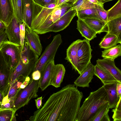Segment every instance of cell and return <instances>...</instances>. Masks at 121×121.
I'll use <instances>...</instances> for the list:
<instances>
[{
    "instance_id": "6da1fadb",
    "label": "cell",
    "mask_w": 121,
    "mask_h": 121,
    "mask_svg": "<svg viewBox=\"0 0 121 121\" xmlns=\"http://www.w3.org/2000/svg\"><path fill=\"white\" fill-rule=\"evenodd\" d=\"M83 97L74 84H68L51 95L42 107L29 118L31 121H76Z\"/></svg>"
},
{
    "instance_id": "7a4b0ae2",
    "label": "cell",
    "mask_w": 121,
    "mask_h": 121,
    "mask_svg": "<svg viewBox=\"0 0 121 121\" xmlns=\"http://www.w3.org/2000/svg\"><path fill=\"white\" fill-rule=\"evenodd\" d=\"M108 102L107 92L103 86L90 92L80 107L76 121H90L102 106Z\"/></svg>"
},
{
    "instance_id": "3957f363",
    "label": "cell",
    "mask_w": 121,
    "mask_h": 121,
    "mask_svg": "<svg viewBox=\"0 0 121 121\" xmlns=\"http://www.w3.org/2000/svg\"><path fill=\"white\" fill-rule=\"evenodd\" d=\"M56 6L55 3L43 6L34 1L31 28L35 32L42 24H51L56 21L60 15Z\"/></svg>"
},
{
    "instance_id": "277c9868",
    "label": "cell",
    "mask_w": 121,
    "mask_h": 121,
    "mask_svg": "<svg viewBox=\"0 0 121 121\" xmlns=\"http://www.w3.org/2000/svg\"><path fill=\"white\" fill-rule=\"evenodd\" d=\"M39 57L32 51L25 40L22 48L20 61L12 74L13 77L16 78L20 76H29L33 72Z\"/></svg>"
},
{
    "instance_id": "5b68a950",
    "label": "cell",
    "mask_w": 121,
    "mask_h": 121,
    "mask_svg": "<svg viewBox=\"0 0 121 121\" xmlns=\"http://www.w3.org/2000/svg\"><path fill=\"white\" fill-rule=\"evenodd\" d=\"M39 80L32 79L31 81L24 89H21L16 97L13 109L16 111L27 104L32 99L38 96Z\"/></svg>"
},
{
    "instance_id": "8992f818",
    "label": "cell",
    "mask_w": 121,
    "mask_h": 121,
    "mask_svg": "<svg viewBox=\"0 0 121 121\" xmlns=\"http://www.w3.org/2000/svg\"><path fill=\"white\" fill-rule=\"evenodd\" d=\"M22 46L12 43L8 40L3 42L0 51L6 62L13 71L19 63Z\"/></svg>"
},
{
    "instance_id": "52a82bcc",
    "label": "cell",
    "mask_w": 121,
    "mask_h": 121,
    "mask_svg": "<svg viewBox=\"0 0 121 121\" xmlns=\"http://www.w3.org/2000/svg\"><path fill=\"white\" fill-rule=\"evenodd\" d=\"M62 42L61 36L60 34L54 36L51 42L46 47L37 60L33 72L36 70L41 71L50 61L54 59L57 49Z\"/></svg>"
},
{
    "instance_id": "ba28073f",
    "label": "cell",
    "mask_w": 121,
    "mask_h": 121,
    "mask_svg": "<svg viewBox=\"0 0 121 121\" xmlns=\"http://www.w3.org/2000/svg\"><path fill=\"white\" fill-rule=\"evenodd\" d=\"M77 65L76 71L80 74L91 62L92 51L90 41L85 39L77 40Z\"/></svg>"
},
{
    "instance_id": "9c48e42d",
    "label": "cell",
    "mask_w": 121,
    "mask_h": 121,
    "mask_svg": "<svg viewBox=\"0 0 121 121\" xmlns=\"http://www.w3.org/2000/svg\"><path fill=\"white\" fill-rule=\"evenodd\" d=\"M13 71L6 62L0 51V91L4 97L8 93L11 77Z\"/></svg>"
},
{
    "instance_id": "30bf717a",
    "label": "cell",
    "mask_w": 121,
    "mask_h": 121,
    "mask_svg": "<svg viewBox=\"0 0 121 121\" xmlns=\"http://www.w3.org/2000/svg\"><path fill=\"white\" fill-rule=\"evenodd\" d=\"M77 11L73 7L70 9L59 19L50 26L47 30L46 33L62 31L69 25L72 20L76 15Z\"/></svg>"
},
{
    "instance_id": "8fae6325",
    "label": "cell",
    "mask_w": 121,
    "mask_h": 121,
    "mask_svg": "<svg viewBox=\"0 0 121 121\" xmlns=\"http://www.w3.org/2000/svg\"><path fill=\"white\" fill-rule=\"evenodd\" d=\"M25 40L30 48L37 56H40L42 47L38 34L27 25H25Z\"/></svg>"
},
{
    "instance_id": "7c38bea8",
    "label": "cell",
    "mask_w": 121,
    "mask_h": 121,
    "mask_svg": "<svg viewBox=\"0 0 121 121\" xmlns=\"http://www.w3.org/2000/svg\"><path fill=\"white\" fill-rule=\"evenodd\" d=\"M14 16L11 0H0V20L8 26Z\"/></svg>"
},
{
    "instance_id": "4fadbf2b",
    "label": "cell",
    "mask_w": 121,
    "mask_h": 121,
    "mask_svg": "<svg viewBox=\"0 0 121 121\" xmlns=\"http://www.w3.org/2000/svg\"><path fill=\"white\" fill-rule=\"evenodd\" d=\"M94 66L91 63L74 82L75 86L76 87H89V83L94 75Z\"/></svg>"
},
{
    "instance_id": "5bb4252c",
    "label": "cell",
    "mask_w": 121,
    "mask_h": 121,
    "mask_svg": "<svg viewBox=\"0 0 121 121\" xmlns=\"http://www.w3.org/2000/svg\"><path fill=\"white\" fill-rule=\"evenodd\" d=\"M20 24L14 16L9 24L6 27L4 31L9 41L20 45Z\"/></svg>"
},
{
    "instance_id": "9a60e30c",
    "label": "cell",
    "mask_w": 121,
    "mask_h": 121,
    "mask_svg": "<svg viewBox=\"0 0 121 121\" xmlns=\"http://www.w3.org/2000/svg\"><path fill=\"white\" fill-rule=\"evenodd\" d=\"M54 59L50 61L41 72V77L39 80L38 86L42 91L50 85L52 73L55 65Z\"/></svg>"
},
{
    "instance_id": "2e32d148",
    "label": "cell",
    "mask_w": 121,
    "mask_h": 121,
    "mask_svg": "<svg viewBox=\"0 0 121 121\" xmlns=\"http://www.w3.org/2000/svg\"><path fill=\"white\" fill-rule=\"evenodd\" d=\"M97 64L109 72L117 82L121 83V71L116 66L114 60L108 59H98Z\"/></svg>"
},
{
    "instance_id": "e0dca14e",
    "label": "cell",
    "mask_w": 121,
    "mask_h": 121,
    "mask_svg": "<svg viewBox=\"0 0 121 121\" xmlns=\"http://www.w3.org/2000/svg\"><path fill=\"white\" fill-rule=\"evenodd\" d=\"M28 76H20L10 85L8 94L4 98L8 100L9 102L12 104L13 107L14 99L19 91L21 89V86Z\"/></svg>"
},
{
    "instance_id": "ac0fdd59",
    "label": "cell",
    "mask_w": 121,
    "mask_h": 121,
    "mask_svg": "<svg viewBox=\"0 0 121 121\" xmlns=\"http://www.w3.org/2000/svg\"><path fill=\"white\" fill-rule=\"evenodd\" d=\"M65 72V69L63 64L55 65L52 73L50 85L56 88L60 87L64 78Z\"/></svg>"
},
{
    "instance_id": "d6986e66",
    "label": "cell",
    "mask_w": 121,
    "mask_h": 121,
    "mask_svg": "<svg viewBox=\"0 0 121 121\" xmlns=\"http://www.w3.org/2000/svg\"><path fill=\"white\" fill-rule=\"evenodd\" d=\"M33 0H22L23 21L25 25L30 27L32 17Z\"/></svg>"
},
{
    "instance_id": "ffe728a7",
    "label": "cell",
    "mask_w": 121,
    "mask_h": 121,
    "mask_svg": "<svg viewBox=\"0 0 121 121\" xmlns=\"http://www.w3.org/2000/svg\"><path fill=\"white\" fill-rule=\"evenodd\" d=\"M117 82L103 85L107 92L110 109L116 107L121 97H118L116 91Z\"/></svg>"
},
{
    "instance_id": "44dd1931",
    "label": "cell",
    "mask_w": 121,
    "mask_h": 121,
    "mask_svg": "<svg viewBox=\"0 0 121 121\" xmlns=\"http://www.w3.org/2000/svg\"><path fill=\"white\" fill-rule=\"evenodd\" d=\"M83 20L97 34H100L103 32H108V27L105 22L94 18H87Z\"/></svg>"
},
{
    "instance_id": "7402d4cb",
    "label": "cell",
    "mask_w": 121,
    "mask_h": 121,
    "mask_svg": "<svg viewBox=\"0 0 121 121\" xmlns=\"http://www.w3.org/2000/svg\"><path fill=\"white\" fill-rule=\"evenodd\" d=\"M77 29L82 36L90 41L96 37V33L82 19L78 18Z\"/></svg>"
},
{
    "instance_id": "603a6c76",
    "label": "cell",
    "mask_w": 121,
    "mask_h": 121,
    "mask_svg": "<svg viewBox=\"0 0 121 121\" xmlns=\"http://www.w3.org/2000/svg\"><path fill=\"white\" fill-rule=\"evenodd\" d=\"M94 75L100 79L104 85L117 82L109 72L97 64L94 66Z\"/></svg>"
},
{
    "instance_id": "cb8c5ba5",
    "label": "cell",
    "mask_w": 121,
    "mask_h": 121,
    "mask_svg": "<svg viewBox=\"0 0 121 121\" xmlns=\"http://www.w3.org/2000/svg\"><path fill=\"white\" fill-rule=\"evenodd\" d=\"M77 40L73 42L69 46L66 51L65 59L71 65L73 69L76 71L77 65Z\"/></svg>"
},
{
    "instance_id": "d4e9b609",
    "label": "cell",
    "mask_w": 121,
    "mask_h": 121,
    "mask_svg": "<svg viewBox=\"0 0 121 121\" xmlns=\"http://www.w3.org/2000/svg\"><path fill=\"white\" fill-rule=\"evenodd\" d=\"M107 33L117 36L121 39V16L111 20L107 23Z\"/></svg>"
},
{
    "instance_id": "484cf974",
    "label": "cell",
    "mask_w": 121,
    "mask_h": 121,
    "mask_svg": "<svg viewBox=\"0 0 121 121\" xmlns=\"http://www.w3.org/2000/svg\"><path fill=\"white\" fill-rule=\"evenodd\" d=\"M121 39L116 36L110 34L107 32L100 43V48L107 49L117 45V44L121 43Z\"/></svg>"
},
{
    "instance_id": "4316f807",
    "label": "cell",
    "mask_w": 121,
    "mask_h": 121,
    "mask_svg": "<svg viewBox=\"0 0 121 121\" xmlns=\"http://www.w3.org/2000/svg\"><path fill=\"white\" fill-rule=\"evenodd\" d=\"M110 109L108 102L100 107L90 121H110L108 115Z\"/></svg>"
},
{
    "instance_id": "83f0119b",
    "label": "cell",
    "mask_w": 121,
    "mask_h": 121,
    "mask_svg": "<svg viewBox=\"0 0 121 121\" xmlns=\"http://www.w3.org/2000/svg\"><path fill=\"white\" fill-rule=\"evenodd\" d=\"M102 56L104 59H108L114 60V59L121 56V44L105 49L102 51Z\"/></svg>"
},
{
    "instance_id": "f1b7e54d",
    "label": "cell",
    "mask_w": 121,
    "mask_h": 121,
    "mask_svg": "<svg viewBox=\"0 0 121 121\" xmlns=\"http://www.w3.org/2000/svg\"><path fill=\"white\" fill-rule=\"evenodd\" d=\"M107 11V22L121 16V0H118L115 4Z\"/></svg>"
},
{
    "instance_id": "f546056e",
    "label": "cell",
    "mask_w": 121,
    "mask_h": 121,
    "mask_svg": "<svg viewBox=\"0 0 121 121\" xmlns=\"http://www.w3.org/2000/svg\"><path fill=\"white\" fill-rule=\"evenodd\" d=\"M14 16L19 24L23 21L22 12V0H11Z\"/></svg>"
},
{
    "instance_id": "4dcf8cb0",
    "label": "cell",
    "mask_w": 121,
    "mask_h": 121,
    "mask_svg": "<svg viewBox=\"0 0 121 121\" xmlns=\"http://www.w3.org/2000/svg\"><path fill=\"white\" fill-rule=\"evenodd\" d=\"M76 15L78 18L83 20L87 18L99 19L95 8L79 10L77 11Z\"/></svg>"
},
{
    "instance_id": "1f68e13d",
    "label": "cell",
    "mask_w": 121,
    "mask_h": 121,
    "mask_svg": "<svg viewBox=\"0 0 121 121\" xmlns=\"http://www.w3.org/2000/svg\"><path fill=\"white\" fill-rule=\"evenodd\" d=\"M15 113L13 108L2 109L0 108V121H16Z\"/></svg>"
},
{
    "instance_id": "d6a6232c",
    "label": "cell",
    "mask_w": 121,
    "mask_h": 121,
    "mask_svg": "<svg viewBox=\"0 0 121 121\" xmlns=\"http://www.w3.org/2000/svg\"><path fill=\"white\" fill-rule=\"evenodd\" d=\"M99 19L106 22H107V11L104 7L96 5L95 8Z\"/></svg>"
},
{
    "instance_id": "836d02e7",
    "label": "cell",
    "mask_w": 121,
    "mask_h": 121,
    "mask_svg": "<svg viewBox=\"0 0 121 121\" xmlns=\"http://www.w3.org/2000/svg\"><path fill=\"white\" fill-rule=\"evenodd\" d=\"M112 109V112H113L112 118L114 121H121V97L114 108Z\"/></svg>"
},
{
    "instance_id": "e575fe53",
    "label": "cell",
    "mask_w": 121,
    "mask_h": 121,
    "mask_svg": "<svg viewBox=\"0 0 121 121\" xmlns=\"http://www.w3.org/2000/svg\"><path fill=\"white\" fill-rule=\"evenodd\" d=\"M20 37L21 45L23 47V45L25 35V25L24 22L20 24Z\"/></svg>"
},
{
    "instance_id": "d590c367",
    "label": "cell",
    "mask_w": 121,
    "mask_h": 121,
    "mask_svg": "<svg viewBox=\"0 0 121 121\" xmlns=\"http://www.w3.org/2000/svg\"><path fill=\"white\" fill-rule=\"evenodd\" d=\"M57 0H33L36 3L43 6L52 3L56 4Z\"/></svg>"
},
{
    "instance_id": "8d00e7d4",
    "label": "cell",
    "mask_w": 121,
    "mask_h": 121,
    "mask_svg": "<svg viewBox=\"0 0 121 121\" xmlns=\"http://www.w3.org/2000/svg\"><path fill=\"white\" fill-rule=\"evenodd\" d=\"M85 0H75L73 3V8L77 11L79 10Z\"/></svg>"
},
{
    "instance_id": "74e56055",
    "label": "cell",
    "mask_w": 121,
    "mask_h": 121,
    "mask_svg": "<svg viewBox=\"0 0 121 121\" xmlns=\"http://www.w3.org/2000/svg\"><path fill=\"white\" fill-rule=\"evenodd\" d=\"M113 0H88L91 3L104 7L105 3Z\"/></svg>"
},
{
    "instance_id": "f35d334b",
    "label": "cell",
    "mask_w": 121,
    "mask_h": 121,
    "mask_svg": "<svg viewBox=\"0 0 121 121\" xmlns=\"http://www.w3.org/2000/svg\"><path fill=\"white\" fill-rule=\"evenodd\" d=\"M41 72L38 70H36L32 72L31 75L32 79L35 80H39L41 76Z\"/></svg>"
},
{
    "instance_id": "ab89813d",
    "label": "cell",
    "mask_w": 121,
    "mask_h": 121,
    "mask_svg": "<svg viewBox=\"0 0 121 121\" xmlns=\"http://www.w3.org/2000/svg\"><path fill=\"white\" fill-rule=\"evenodd\" d=\"M5 31L0 33V48L2 43L4 41L8 40Z\"/></svg>"
},
{
    "instance_id": "60d3db41",
    "label": "cell",
    "mask_w": 121,
    "mask_h": 121,
    "mask_svg": "<svg viewBox=\"0 0 121 121\" xmlns=\"http://www.w3.org/2000/svg\"><path fill=\"white\" fill-rule=\"evenodd\" d=\"M42 97L41 96L35 100L36 105L38 109H39L42 106Z\"/></svg>"
},
{
    "instance_id": "b9f144b4",
    "label": "cell",
    "mask_w": 121,
    "mask_h": 121,
    "mask_svg": "<svg viewBox=\"0 0 121 121\" xmlns=\"http://www.w3.org/2000/svg\"><path fill=\"white\" fill-rule=\"evenodd\" d=\"M116 88L118 97L119 98L121 97V83L117 82Z\"/></svg>"
},
{
    "instance_id": "7bdbcfd3",
    "label": "cell",
    "mask_w": 121,
    "mask_h": 121,
    "mask_svg": "<svg viewBox=\"0 0 121 121\" xmlns=\"http://www.w3.org/2000/svg\"><path fill=\"white\" fill-rule=\"evenodd\" d=\"M71 0H57L56 3V6H58L66 2H71Z\"/></svg>"
},
{
    "instance_id": "ee69618b",
    "label": "cell",
    "mask_w": 121,
    "mask_h": 121,
    "mask_svg": "<svg viewBox=\"0 0 121 121\" xmlns=\"http://www.w3.org/2000/svg\"><path fill=\"white\" fill-rule=\"evenodd\" d=\"M6 27L4 23L0 20V33L4 31Z\"/></svg>"
},
{
    "instance_id": "f6af8a7d",
    "label": "cell",
    "mask_w": 121,
    "mask_h": 121,
    "mask_svg": "<svg viewBox=\"0 0 121 121\" xmlns=\"http://www.w3.org/2000/svg\"><path fill=\"white\" fill-rule=\"evenodd\" d=\"M4 98L3 94L0 91V106L2 104Z\"/></svg>"
},
{
    "instance_id": "bcb514c9",
    "label": "cell",
    "mask_w": 121,
    "mask_h": 121,
    "mask_svg": "<svg viewBox=\"0 0 121 121\" xmlns=\"http://www.w3.org/2000/svg\"><path fill=\"white\" fill-rule=\"evenodd\" d=\"M75 0H71V2L73 3V2Z\"/></svg>"
}]
</instances>
